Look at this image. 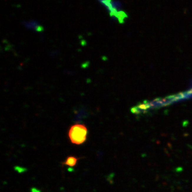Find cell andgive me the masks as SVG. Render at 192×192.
Listing matches in <instances>:
<instances>
[{
  "instance_id": "cell-1",
  "label": "cell",
  "mask_w": 192,
  "mask_h": 192,
  "mask_svg": "<svg viewBox=\"0 0 192 192\" xmlns=\"http://www.w3.org/2000/svg\"><path fill=\"white\" fill-rule=\"evenodd\" d=\"M192 98V85H189L187 90L178 94L167 96L163 98H157L145 102L133 108V113L137 114L146 113L150 110L169 106L175 102Z\"/></svg>"
},
{
  "instance_id": "cell-2",
  "label": "cell",
  "mask_w": 192,
  "mask_h": 192,
  "mask_svg": "<svg viewBox=\"0 0 192 192\" xmlns=\"http://www.w3.org/2000/svg\"><path fill=\"white\" fill-rule=\"evenodd\" d=\"M87 128L84 124H75L72 125L68 131V137L71 142L75 145H81L87 140Z\"/></svg>"
},
{
  "instance_id": "cell-3",
  "label": "cell",
  "mask_w": 192,
  "mask_h": 192,
  "mask_svg": "<svg viewBox=\"0 0 192 192\" xmlns=\"http://www.w3.org/2000/svg\"><path fill=\"white\" fill-rule=\"evenodd\" d=\"M78 158H76L74 156H69L66 161L63 163V164L66 165L69 167H73L76 165Z\"/></svg>"
}]
</instances>
